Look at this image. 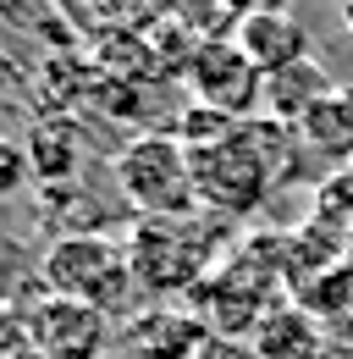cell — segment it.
Here are the masks:
<instances>
[{
	"label": "cell",
	"mask_w": 353,
	"mask_h": 359,
	"mask_svg": "<svg viewBox=\"0 0 353 359\" xmlns=\"http://www.w3.org/2000/svg\"><path fill=\"white\" fill-rule=\"evenodd\" d=\"M342 89V78L320 61V55H309L298 67H282V72H270L265 78V116L270 122H287V128H298L314 105H326L331 94Z\"/></svg>",
	"instance_id": "9c48e42d"
},
{
	"label": "cell",
	"mask_w": 353,
	"mask_h": 359,
	"mask_svg": "<svg viewBox=\"0 0 353 359\" xmlns=\"http://www.w3.org/2000/svg\"><path fill=\"white\" fill-rule=\"evenodd\" d=\"M17 310L28 320V337H34L39 359H105V348H111V315L83 304V299L39 293Z\"/></svg>",
	"instance_id": "8992f818"
},
{
	"label": "cell",
	"mask_w": 353,
	"mask_h": 359,
	"mask_svg": "<svg viewBox=\"0 0 353 359\" xmlns=\"http://www.w3.org/2000/svg\"><path fill=\"white\" fill-rule=\"evenodd\" d=\"M182 89L210 111H226L232 122H254V111L265 105V72L237 50V39H205Z\"/></svg>",
	"instance_id": "5b68a950"
},
{
	"label": "cell",
	"mask_w": 353,
	"mask_h": 359,
	"mask_svg": "<svg viewBox=\"0 0 353 359\" xmlns=\"http://www.w3.org/2000/svg\"><path fill=\"white\" fill-rule=\"evenodd\" d=\"M337 6H348V0H337Z\"/></svg>",
	"instance_id": "ffe728a7"
},
{
	"label": "cell",
	"mask_w": 353,
	"mask_h": 359,
	"mask_svg": "<svg viewBox=\"0 0 353 359\" xmlns=\"http://www.w3.org/2000/svg\"><path fill=\"white\" fill-rule=\"evenodd\" d=\"M348 55H353V45H348ZM342 89H353V72H348V78H342Z\"/></svg>",
	"instance_id": "d6986e66"
},
{
	"label": "cell",
	"mask_w": 353,
	"mask_h": 359,
	"mask_svg": "<svg viewBox=\"0 0 353 359\" xmlns=\"http://www.w3.org/2000/svg\"><path fill=\"white\" fill-rule=\"evenodd\" d=\"M111 182L138 222H188L199 216L193 155L172 133H138L111 155Z\"/></svg>",
	"instance_id": "7a4b0ae2"
},
{
	"label": "cell",
	"mask_w": 353,
	"mask_h": 359,
	"mask_svg": "<svg viewBox=\"0 0 353 359\" xmlns=\"http://www.w3.org/2000/svg\"><path fill=\"white\" fill-rule=\"evenodd\" d=\"M193 359H260V348H254V337H221V332H210V343Z\"/></svg>",
	"instance_id": "2e32d148"
},
{
	"label": "cell",
	"mask_w": 353,
	"mask_h": 359,
	"mask_svg": "<svg viewBox=\"0 0 353 359\" xmlns=\"http://www.w3.org/2000/svg\"><path fill=\"white\" fill-rule=\"evenodd\" d=\"M314 216H326V222H337V226L353 222V155L337 172H326V177L314 182Z\"/></svg>",
	"instance_id": "5bb4252c"
},
{
	"label": "cell",
	"mask_w": 353,
	"mask_h": 359,
	"mask_svg": "<svg viewBox=\"0 0 353 359\" xmlns=\"http://www.w3.org/2000/svg\"><path fill=\"white\" fill-rule=\"evenodd\" d=\"M221 222L210 210L188 222H132L127 232V260L138 276V293L149 299H176L199 293V282L221 266Z\"/></svg>",
	"instance_id": "6da1fadb"
},
{
	"label": "cell",
	"mask_w": 353,
	"mask_h": 359,
	"mask_svg": "<svg viewBox=\"0 0 353 359\" xmlns=\"http://www.w3.org/2000/svg\"><path fill=\"white\" fill-rule=\"evenodd\" d=\"M232 39H237V50L260 67L265 78H270V72H282V67H298V61H309V55H314V50H309V28L293 17V11L243 17V22L232 28Z\"/></svg>",
	"instance_id": "ba28073f"
},
{
	"label": "cell",
	"mask_w": 353,
	"mask_h": 359,
	"mask_svg": "<svg viewBox=\"0 0 353 359\" xmlns=\"http://www.w3.org/2000/svg\"><path fill=\"white\" fill-rule=\"evenodd\" d=\"M39 276L44 293H61V299H83L94 310L116 315H138V276L122 243H111L105 232H61L50 249L39 255Z\"/></svg>",
	"instance_id": "3957f363"
},
{
	"label": "cell",
	"mask_w": 353,
	"mask_h": 359,
	"mask_svg": "<svg viewBox=\"0 0 353 359\" xmlns=\"http://www.w3.org/2000/svg\"><path fill=\"white\" fill-rule=\"evenodd\" d=\"M221 6H226L237 22H243V17H265V11H287V0H221Z\"/></svg>",
	"instance_id": "e0dca14e"
},
{
	"label": "cell",
	"mask_w": 353,
	"mask_h": 359,
	"mask_svg": "<svg viewBox=\"0 0 353 359\" xmlns=\"http://www.w3.org/2000/svg\"><path fill=\"white\" fill-rule=\"evenodd\" d=\"M298 138L314 161H331L342 166L353 155V89H337L326 105H314L304 122H298Z\"/></svg>",
	"instance_id": "7c38bea8"
},
{
	"label": "cell",
	"mask_w": 353,
	"mask_h": 359,
	"mask_svg": "<svg viewBox=\"0 0 353 359\" xmlns=\"http://www.w3.org/2000/svg\"><path fill=\"white\" fill-rule=\"evenodd\" d=\"M28 182V149L17 138H0V194H17Z\"/></svg>",
	"instance_id": "9a60e30c"
},
{
	"label": "cell",
	"mask_w": 353,
	"mask_h": 359,
	"mask_svg": "<svg viewBox=\"0 0 353 359\" xmlns=\"http://www.w3.org/2000/svg\"><path fill=\"white\" fill-rule=\"evenodd\" d=\"M342 45H353V0L342 6Z\"/></svg>",
	"instance_id": "ac0fdd59"
},
{
	"label": "cell",
	"mask_w": 353,
	"mask_h": 359,
	"mask_svg": "<svg viewBox=\"0 0 353 359\" xmlns=\"http://www.w3.org/2000/svg\"><path fill=\"white\" fill-rule=\"evenodd\" d=\"M237 128H243V122H232L226 111H210V105L188 100V105L176 111V122H172V138H182V149H216V144H226Z\"/></svg>",
	"instance_id": "4fadbf2b"
},
{
	"label": "cell",
	"mask_w": 353,
	"mask_h": 359,
	"mask_svg": "<svg viewBox=\"0 0 353 359\" xmlns=\"http://www.w3.org/2000/svg\"><path fill=\"white\" fill-rule=\"evenodd\" d=\"M193 155V182H199V210L210 216H249L260 210L270 194V172L260 166L249 133H237L216 144V149H188Z\"/></svg>",
	"instance_id": "277c9868"
},
{
	"label": "cell",
	"mask_w": 353,
	"mask_h": 359,
	"mask_svg": "<svg viewBox=\"0 0 353 359\" xmlns=\"http://www.w3.org/2000/svg\"><path fill=\"white\" fill-rule=\"evenodd\" d=\"M254 348L260 359H331V326L309 304L287 299L265 315V326L254 332Z\"/></svg>",
	"instance_id": "30bf717a"
},
{
	"label": "cell",
	"mask_w": 353,
	"mask_h": 359,
	"mask_svg": "<svg viewBox=\"0 0 353 359\" xmlns=\"http://www.w3.org/2000/svg\"><path fill=\"white\" fill-rule=\"evenodd\" d=\"M22 149H28V172H34L44 188L83 182V133L72 128L67 111L39 116V122L28 128V138H22Z\"/></svg>",
	"instance_id": "8fae6325"
},
{
	"label": "cell",
	"mask_w": 353,
	"mask_h": 359,
	"mask_svg": "<svg viewBox=\"0 0 353 359\" xmlns=\"http://www.w3.org/2000/svg\"><path fill=\"white\" fill-rule=\"evenodd\" d=\"M210 343V320L199 310H176V304H149L127 315L122 326V348L127 359H193Z\"/></svg>",
	"instance_id": "52a82bcc"
}]
</instances>
